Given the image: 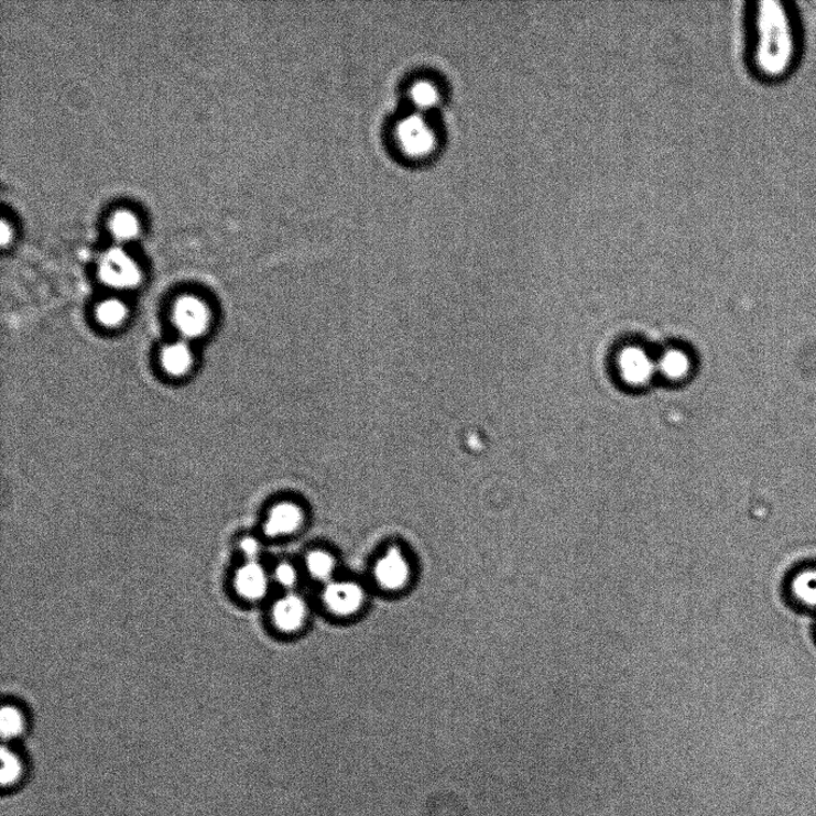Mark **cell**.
Returning <instances> with one entry per match:
<instances>
[{
    "label": "cell",
    "mask_w": 816,
    "mask_h": 816,
    "mask_svg": "<svg viewBox=\"0 0 816 816\" xmlns=\"http://www.w3.org/2000/svg\"><path fill=\"white\" fill-rule=\"evenodd\" d=\"M746 56L758 77L777 80L791 74L798 56L794 13L780 0H759L746 10Z\"/></svg>",
    "instance_id": "cell-1"
},
{
    "label": "cell",
    "mask_w": 816,
    "mask_h": 816,
    "mask_svg": "<svg viewBox=\"0 0 816 816\" xmlns=\"http://www.w3.org/2000/svg\"><path fill=\"white\" fill-rule=\"evenodd\" d=\"M392 140L402 156L413 162L428 160L439 145V137L429 116L416 111L396 121Z\"/></svg>",
    "instance_id": "cell-2"
},
{
    "label": "cell",
    "mask_w": 816,
    "mask_h": 816,
    "mask_svg": "<svg viewBox=\"0 0 816 816\" xmlns=\"http://www.w3.org/2000/svg\"><path fill=\"white\" fill-rule=\"evenodd\" d=\"M172 322L179 339L187 342L200 340L213 327V308L198 295H181L174 303Z\"/></svg>",
    "instance_id": "cell-3"
},
{
    "label": "cell",
    "mask_w": 816,
    "mask_h": 816,
    "mask_svg": "<svg viewBox=\"0 0 816 816\" xmlns=\"http://www.w3.org/2000/svg\"><path fill=\"white\" fill-rule=\"evenodd\" d=\"M102 283L116 291H131L142 283L143 274L137 262L121 249H112L98 264Z\"/></svg>",
    "instance_id": "cell-4"
},
{
    "label": "cell",
    "mask_w": 816,
    "mask_h": 816,
    "mask_svg": "<svg viewBox=\"0 0 816 816\" xmlns=\"http://www.w3.org/2000/svg\"><path fill=\"white\" fill-rule=\"evenodd\" d=\"M365 600L363 587L355 581L333 580L323 590L325 607L337 617L357 614L362 609Z\"/></svg>",
    "instance_id": "cell-5"
},
{
    "label": "cell",
    "mask_w": 816,
    "mask_h": 816,
    "mask_svg": "<svg viewBox=\"0 0 816 816\" xmlns=\"http://www.w3.org/2000/svg\"><path fill=\"white\" fill-rule=\"evenodd\" d=\"M373 576L379 587L389 590V592H398L411 580L410 562L400 548L390 547L384 555L377 559Z\"/></svg>",
    "instance_id": "cell-6"
},
{
    "label": "cell",
    "mask_w": 816,
    "mask_h": 816,
    "mask_svg": "<svg viewBox=\"0 0 816 816\" xmlns=\"http://www.w3.org/2000/svg\"><path fill=\"white\" fill-rule=\"evenodd\" d=\"M272 619L276 629L293 634L306 623L307 605L298 595L289 594L274 603Z\"/></svg>",
    "instance_id": "cell-7"
},
{
    "label": "cell",
    "mask_w": 816,
    "mask_h": 816,
    "mask_svg": "<svg viewBox=\"0 0 816 816\" xmlns=\"http://www.w3.org/2000/svg\"><path fill=\"white\" fill-rule=\"evenodd\" d=\"M304 522V513L298 504L283 502L274 505L264 524L266 536L286 537L297 532Z\"/></svg>",
    "instance_id": "cell-8"
},
{
    "label": "cell",
    "mask_w": 816,
    "mask_h": 816,
    "mask_svg": "<svg viewBox=\"0 0 816 816\" xmlns=\"http://www.w3.org/2000/svg\"><path fill=\"white\" fill-rule=\"evenodd\" d=\"M235 588L247 600H260L270 588L269 575L258 561H248L235 575Z\"/></svg>",
    "instance_id": "cell-9"
},
{
    "label": "cell",
    "mask_w": 816,
    "mask_h": 816,
    "mask_svg": "<svg viewBox=\"0 0 816 816\" xmlns=\"http://www.w3.org/2000/svg\"><path fill=\"white\" fill-rule=\"evenodd\" d=\"M160 363L164 373L172 378L189 374L195 365V355L191 342L178 339L166 344L160 353Z\"/></svg>",
    "instance_id": "cell-10"
},
{
    "label": "cell",
    "mask_w": 816,
    "mask_h": 816,
    "mask_svg": "<svg viewBox=\"0 0 816 816\" xmlns=\"http://www.w3.org/2000/svg\"><path fill=\"white\" fill-rule=\"evenodd\" d=\"M655 365L638 348H630L623 351L619 358V370L627 382L634 385H643L649 382L653 376Z\"/></svg>",
    "instance_id": "cell-11"
},
{
    "label": "cell",
    "mask_w": 816,
    "mask_h": 816,
    "mask_svg": "<svg viewBox=\"0 0 816 816\" xmlns=\"http://www.w3.org/2000/svg\"><path fill=\"white\" fill-rule=\"evenodd\" d=\"M407 100L411 102L412 111L429 116L431 111L440 105L442 93L434 81L420 79L407 90Z\"/></svg>",
    "instance_id": "cell-12"
},
{
    "label": "cell",
    "mask_w": 816,
    "mask_h": 816,
    "mask_svg": "<svg viewBox=\"0 0 816 816\" xmlns=\"http://www.w3.org/2000/svg\"><path fill=\"white\" fill-rule=\"evenodd\" d=\"M130 317L128 304L119 298H107L96 305L95 318L101 327L110 330L121 328Z\"/></svg>",
    "instance_id": "cell-13"
},
{
    "label": "cell",
    "mask_w": 816,
    "mask_h": 816,
    "mask_svg": "<svg viewBox=\"0 0 816 816\" xmlns=\"http://www.w3.org/2000/svg\"><path fill=\"white\" fill-rule=\"evenodd\" d=\"M306 569L317 581L329 584L336 569V561L325 551H314L306 556Z\"/></svg>",
    "instance_id": "cell-14"
},
{
    "label": "cell",
    "mask_w": 816,
    "mask_h": 816,
    "mask_svg": "<svg viewBox=\"0 0 816 816\" xmlns=\"http://www.w3.org/2000/svg\"><path fill=\"white\" fill-rule=\"evenodd\" d=\"M792 590L799 602L816 608V570L808 569L797 574Z\"/></svg>",
    "instance_id": "cell-15"
},
{
    "label": "cell",
    "mask_w": 816,
    "mask_h": 816,
    "mask_svg": "<svg viewBox=\"0 0 816 816\" xmlns=\"http://www.w3.org/2000/svg\"><path fill=\"white\" fill-rule=\"evenodd\" d=\"M657 368L670 379L683 378L688 368V359L679 350H668L667 353L661 358L657 363Z\"/></svg>",
    "instance_id": "cell-16"
},
{
    "label": "cell",
    "mask_w": 816,
    "mask_h": 816,
    "mask_svg": "<svg viewBox=\"0 0 816 816\" xmlns=\"http://www.w3.org/2000/svg\"><path fill=\"white\" fill-rule=\"evenodd\" d=\"M24 717L15 707H4L0 712V733L4 739H15L23 733Z\"/></svg>",
    "instance_id": "cell-17"
},
{
    "label": "cell",
    "mask_w": 816,
    "mask_h": 816,
    "mask_svg": "<svg viewBox=\"0 0 816 816\" xmlns=\"http://www.w3.org/2000/svg\"><path fill=\"white\" fill-rule=\"evenodd\" d=\"M21 773L22 764L19 757L4 748L2 750V771H0L3 785L17 783L21 777Z\"/></svg>",
    "instance_id": "cell-18"
},
{
    "label": "cell",
    "mask_w": 816,
    "mask_h": 816,
    "mask_svg": "<svg viewBox=\"0 0 816 816\" xmlns=\"http://www.w3.org/2000/svg\"><path fill=\"white\" fill-rule=\"evenodd\" d=\"M111 231L119 239H131L138 232V224L135 218L128 213L118 214L111 220Z\"/></svg>",
    "instance_id": "cell-19"
},
{
    "label": "cell",
    "mask_w": 816,
    "mask_h": 816,
    "mask_svg": "<svg viewBox=\"0 0 816 816\" xmlns=\"http://www.w3.org/2000/svg\"><path fill=\"white\" fill-rule=\"evenodd\" d=\"M275 581L286 589H292L298 583V573L287 562L279 563L274 570Z\"/></svg>",
    "instance_id": "cell-20"
},
{
    "label": "cell",
    "mask_w": 816,
    "mask_h": 816,
    "mask_svg": "<svg viewBox=\"0 0 816 816\" xmlns=\"http://www.w3.org/2000/svg\"><path fill=\"white\" fill-rule=\"evenodd\" d=\"M241 551L249 558V561H257L255 558L260 555L261 544L258 540L248 537L241 542Z\"/></svg>",
    "instance_id": "cell-21"
}]
</instances>
